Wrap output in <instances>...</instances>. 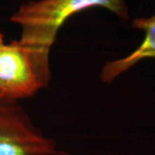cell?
Instances as JSON below:
<instances>
[{
	"label": "cell",
	"instance_id": "obj_6",
	"mask_svg": "<svg viewBox=\"0 0 155 155\" xmlns=\"http://www.w3.org/2000/svg\"><path fill=\"white\" fill-rule=\"evenodd\" d=\"M56 155H69V154H67V153H64V152H58Z\"/></svg>",
	"mask_w": 155,
	"mask_h": 155
},
{
	"label": "cell",
	"instance_id": "obj_5",
	"mask_svg": "<svg viewBox=\"0 0 155 155\" xmlns=\"http://www.w3.org/2000/svg\"><path fill=\"white\" fill-rule=\"evenodd\" d=\"M5 41H4V36H3V35L0 33V49L2 48V47L5 45Z\"/></svg>",
	"mask_w": 155,
	"mask_h": 155
},
{
	"label": "cell",
	"instance_id": "obj_1",
	"mask_svg": "<svg viewBox=\"0 0 155 155\" xmlns=\"http://www.w3.org/2000/svg\"><path fill=\"white\" fill-rule=\"evenodd\" d=\"M102 7L123 21L129 19L125 0H35L22 4L11 17L21 29L18 42L28 54L43 87L51 79L50 52L68 18L80 11Z\"/></svg>",
	"mask_w": 155,
	"mask_h": 155
},
{
	"label": "cell",
	"instance_id": "obj_3",
	"mask_svg": "<svg viewBox=\"0 0 155 155\" xmlns=\"http://www.w3.org/2000/svg\"><path fill=\"white\" fill-rule=\"evenodd\" d=\"M44 89L28 54L18 41L0 49V99L19 102Z\"/></svg>",
	"mask_w": 155,
	"mask_h": 155
},
{
	"label": "cell",
	"instance_id": "obj_4",
	"mask_svg": "<svg viewBox=\"0 0 155 155\" xmlns=\"http://www.w3.org/2000/svg\"><path fill=\"white\" fill-rule=\"evenodd\" d=\"M132 26L134 28L144 31V40L130 54L106 62L100 74L104 83L113 82L116 78L127 72L140 61L145 59H155V15L148 18L142 17L134 19Z\"/></svg>",
	"mask_w": 155,
	"mask_h": 155
},
{
	"label": "cell",
	"instance_id": "obj_2",
	"mask_svg": "<svg viewBox=\"0 0 155 155\" xmlns=\"http://www.w3.org/2000/svg\"><path fill=\"white\" fill-rule=\"evenodd\" d=\"M56 143L35 127L19 102L0 99V155H56Z\"/></svg>",
	"mask_w": 155,
	"mask_h": 155
}]
</instances>
